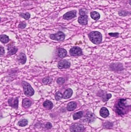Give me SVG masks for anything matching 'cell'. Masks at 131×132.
<instances>
[{
  "label": "cell",
  "instance_id": "cb8c5ba5",
  "mask_svg": "<svg viewBox=\"0 0 131 132\" xmlns=\"http://www.w3.org/2000/svg\"><path fill=\"white\" fill-rule=\"evenodd\" d=\"M17 51V49L15 47H12L11 48L9 49L8 51V54L9 55H14Z\"/></svg>",
  "mask_w": 131,
  "mask_h": 132
},
{
  "label": "cell",
  "instance_id": "7a4b0ae2",
  "mask_svg": "<svg viewBox=\"0 0 131 132\" xmlns=\"http://www.w3.org/2000/svg\"><path fill=\"white\" fill-rule=\"evenodd\" d=\"M88 37L91 42L95 44H98L102 42V36L100 33L97 31H92L88 34Z\"/></svg>",
  "mask_w": 131,
  "mask_h": 132
},
{
  "label": "cell",
  "instance_id": "f1b7e54d",
  "mask_svg": "<svg viewBox=\"0 0 131 132\" xmlns=\"http://www.w3.org/2000/svg\"><path fill=\"white\" fill-rule=\"evenodd\" d=\"M129 14V12L125 11H120L118 12V14L121 16H126Z\"/></svg>",
  "mask_w": 131,
  "mask_h": 132
},
{
  "label": "cell",
  "instance_id": "d6986e66",
  "mask_svg": "<svg viewBox=\"0 0 131 132\" xmlns=\"http://www.w3.org/2000/svg\"><path fill=\"white\" fill-rule=\"evenodd\" d=\"M32 102L31 100L27 99H24L22 101V106L25 108H27L31 106Z\"/></svg>",
  "mask_w": 131,
  "mask_h": 132
},
{
  "label": "cell",
  "instance_id": "9c48e42d",
  "mask_svg": "<svg viewBox=\"0 0 131 132\" xmlns=\"http://www.w3.org/2000/svg\"><path fill=\"white\" fill-rule=\"evenodd\" d=\"M70 63L66 60L60 61L58 63V67L60 69H67L70 66Z\"/></svg>",
  "mask_w": 131,
  "mask_h": 132
},
{
  "label": "cell",
  "instance_id": "4316f807",
  "mask_svg": "<svg viewBox=\"0 0 131 132\" xmlns=\"http://www.w3.org/2000/svg\"><path fill=\"white\" fill-rule=\"evenodd\" d=\"M52 79L51 78L47 77L44 78L42 80V82L45 84H50L52 82Z\"/></svg>",
  "mask_w": 131,
  "mask_h": 132
},
{
  "label": "cell",
  "instance_id": "1f68e13d",
  "mask_svg": "<svg viewBox=\"0 0 131 132\" xmlns=\"http://www.w3.org/2000/svg\"><path fill=\"white\" fill-rule=\"evenodd\" d=\"M52 127V125L50 122H47V123L45 125V128L47 129H50Z\"/></svg>",
  "mask_w": 131,
  "mask_h": 132
},
{
  "label": "cell",
  "instance_id": "9a60e30c",
  "mask_svg": "<svg viewBox=\"0 0 131 132\" xmlns=\"http://www.w3.org/2000/svg\"><path fill=\"white\" fill-rule=\"evenodd\" d=\"M77 108V104L75 102H69L67 106V109L69 111H73Z\"/></svg>",
  "mask_w": 131,
  "mask_h": 132
},
{
  "label": "cell",
  "instance_id": "4dcf8cb0",
  "mask_svg": "<svg viewBox=\"0 0 131 132\" xmlns=\"http://www.w3.org/2000/svg\"><path fill=\"white\" fill-rule=\"evenodd\" d=\"M26 26V24L24 23V22L20 23L18 26V27L20 29H24Z\"/></svg>",
  "mask_w": 131,
  "mask_h": 132
},
{
  "label": "cell",
  "instance_id": "3957f363",
  "mask_svg": "<svg viewBox=\"0 0 131 132\" xmlns=\"http://www.w3.org/2000/svg\"><path fill=\"white\" fill-rule=\"evenodd\" d=\"M22 86L24 88V93L25 95L29 97H31L34 94V90L31 85L27 82L23 81Z\"/></svg>",
  "mask_w": 131,
  "mask_h": 132
},
{
  "label": "cell",
  "instance_id": "30bf717a",
  "mask_svg": "<svg viewBox=\"0 0 131 132\" xmlns=\"http://www.w3.org/2000/svg\"><path fill=\"white\" fill-rule=\"evenodd\" d=\"M96 119V117L94 114L90 112H88L86 115L85 119L86 121L88 122H93Z\"/></svg>",
  "mask_w": 131,
  "mask_h": 132
},
{
  "label": "cell",
  "instance_id": "e0dca14e",
  "mask_svg": "<svg viewBox=\"0 0 131 132\" xmlns=\"http://www.w3.org/2000/svg\"><path fill=\"white\" fill-rule=\"evenodd\" d=\"M90 16L92 19L97 21L100 19V15L98 12L97 11H93L90 13Z\"/></svg>",
  "mask_w": 131,
  "mask_h": 132
},
{
  "label": "cell",
  "instance_id": "83f0119b",
  "mask_svg": "<svg viewBox=\"0 0 131 132\" xmlns=\"http://www.w3.org/2000/svg\"><path fill=\"white\" fill-rule=\"evenodd\" d=\"M88 13V10L86 9H81L79 10V14L81 16H84L87 15Z\"/></svg>",
  "mask_w": 131,
  "mask_h": 132
},
{
  "label": "cell",
  "instance_id": "277c9868",
  "mask_svg": "<svg viewBox=\"0 0 131 132\" xmlns=\"http://www.w3.org/2000/svg\"><path fill=\"white\" fill-rule=\"evenodd\" d=\"M65 34L64 33L61 31H59L54 34H51L50 38L53 40L62 42L65 40Z\"/></svg>",
  "mask_w": 131,
  "mask_h": 132
},
{
  "label": "cell",
  "instance_id": "6da1fadb",
  "mask_svg": "<svg viewBox=\"0 0 131 132\" xmlns=\"http://www.w3.org/2000/svg\"><path fill=\"white\" fill-rule=\"evenodd\" d=\"M126 99H120L118 101L115 107V112L119 115L122 116L125 114L129 106L127 104Z\"/></svg>",
  "mask_w": 131,
  "mask_h": 132
},
{
  "label": "cell",
  "instance_id": "603a6c76",
  "mask_svg": "<svg viewBox=\"0 0 131 132\" xmlns=\"http://www.w3.org/2000/svg\"><path fill=\"white\" fill-rule=\"evenodd\" d=\"M28 124V121L25 119H23L18 122V125L21 127H24Z\"/></svg>",
  "mask_w": 131,
  "mask_h": 132
},
{
  "label": "cell",
  "instance_id": "f546056e",
  "mask_svg": "<svg viewBox=\"0 0 131 132\" xmlns=\"http://www.w3.org/2000/svg\"><path fill=\"white\" fill-rule=\"evenodd\" d=\"M65 80L63 78H59L57 80V83L59 85H62L65 83Z\"/></svg>",
  "mask_w": 131,
  "mask_h": 132
},
{
  "label": "cell",
  "instance_id": "5bb4252c",
  "mask_svg": "<svg viewBox=\"0 0 131 132\" xmlns=\"http://www.w3.org/2000/svg\"><path fill=\"white\" fill-rule=\"evenodd\" d=\"M67 51L66 49L62 48H60L57 51V55L59 57L63 58L66 57L67 55Z\"/></svg>",
  "mask_w": 131,
  "mask_h": 132
},
{
  "label": "cell",
  "instance_id": "7c38bea8",
  "mask_svg": "<svg viewBox=\"0 0 131 132\" xmlns=\"http://www.w3.org/2000/svg\"><path fill=\"white\" fill-rule=\"evenodd\" d=\"M109 112L108 111V109L105 107H103L100 110V115L103 118L107 117L109 115Z\"/></svg>",
  "mask_w": 131,
  "mask_h": 132
},
{
  "label": "cell",
  "instance_id": "52a82bcc",
  "mask_svg": "<svg viewBox=\"0 0 131 132\" xmlns=\"http://www.w3.org/2000/svg\"><path fill=\"white\" fill-rule=\"evenodd\" d=\"M76 14H77V11L75 10L70 11L64 14L63 18L64 20H70L77 17Z\"/></svg>",
  "mask_w": 131,
  "mask_h": 132
},
{
  "label": "cell",
  "instance_id": "44dd1931",
  "mask_svg": "<svg viewBox=\"0 0 131 132\" xmlns=\"http://www.w3.org/2000/svg\"><path fill=\"white\" fill-rule=\"evenodd\" d=\"M83 115V112L82 111H80L75 113L73 115V119L74 120H77L78 119H80L82 117Z\"/></svg>",
  "mask_w": 131,
  "mask_h": 132
},
{
  "label": "cell",
  "instance_id": "836d02e7",
  "mask_svg": "<svg viewBox=\"0 0 131 132\" xmlns=\"http://www.w3.org/2000/svg\"><path fill=\"white\" fill-rule=\"evenodd\" d=\"M5 53V51L4 48L2 47H0V55H2Z\"/></svg>",
  "mask_w": 131,
  "mask_h": 132
},
{
  "label": "cell",
  "instance_id": "4fadbf2b",
  "mask_svg": "<svg viewBox=\"0 0 131 132\" xmlns=\"http://www.w3.org/2000/svg\"><path fill=\"white\" fill-rule=\"evenodd\" d=\"M73 91L71 88H68L65 91V92L64 93L63 95V98L66 99H69L72 97V95Z\"/></svg>",
  "mask_w": 131,
  "mask_h": 132
},
{
  "label": "cell",
  "instance_id": "d4e9b609",
  "mask_svg": "<svg viewBox=\"0 0 131 132\" xmlns=\"http://www.w3.org/2000/svg\"><path fill=\"white\" fill-rule=\"evenodd\" d=\"M55 99L56 100L59 101L63 98V95L60 92H57L55 94Z\"/></svg>",
  "mask_w": 131,
  "mask_h": 132
},
{
  "label": "cell",
  "instance_id": "ffe728a7",
  "mask_svg": "<svg viewBox=\"0 0 131 132\" xmlns=\"http://www.w3.org/2000/svg\"><path fill=\"white\" fill-rule=\"evenodd\" d=\"M9 37L6 35L2 34L0 36V41L2 43H7L9 42Z\"/></svg>",
  "mask_w": 131,
  "mask_h": 132
},
{
  "label": "cell",
  "instance_id": "d6a6232c",
  "mask_svg": "<svg viewBox=\"0 0 131 132\" xmlns=\"http://www.w3.org/2000/svg\"><path fill=\"white\" fill-rule=\"evenodd\" d=\"M109 35L112 37H116L118 36L119 35L118 33H109Z\"/></svg>",
  "mask_w": 131,
  "mask_h": 132
},
{
  "label": "cell",
  "instance_id": "e575fe53",
  "mask_svg": "<svg viewBox=\"0 0 131 132\" xmlns=\"http://www.w3.org/2000/svg\"><path fill=\"white\" fill-rule=\"evenodd\" d=\"M0 21H1V19H0Z\"/></svg>",
  "mask_w": 131,
  "mask_h": 132
},
{
  "label": "cell",
  "instance_id": "7402d4cb",
  "mask_svg": "<svg viewBox=\"0 0 131 132\" xmlns=\"http://www.w3.org/2000/svg\"><path fill=\"white\" fill-rule=\"evenodd\" d=\"M20 17L24 19L25 20H28L31 18V14L29 12H26L25 13H21L19 14Z\"/></svg>",
  "mask_w": 131,
  "mask_h": 132
},
{
  "label": "cell",
  "instance_id": "ac0fdd59",
  "mask_svg": "<svg viewBox=\"0 0 131 132\" xmlns=\"http://www.w3.org/2000/svg\"><path fill=\"white\" fill-rule=\"evenodd\" d=\"M27 58L26 56L23 53H20L18 58V61L22 64H24L26 62Z\"/></svg>",
  "mask_w": 131,
  "mask_h": 132
},
{
  "label": "cell",
  "instance_id": "ba28073f",
  "mask_svg": "<svg viewBox=\"0 0 131 132\" xmlns=\"http://www.w3.org/2000/svg\"><path fill=\"white\" fill-rule=\"evenodd\" d=\"M8 102L9 105L12 108L16 109H17L18 108V97H16L15 98H11L9 99Z\"/></svg>",
  "mask_w": 131,
  "mask_h": 132
},
{
  "label": "cell",
  "instance_id": "8fae6325",
  "mask_svg": "<svg viewBox=\"0 0 131 132\" xmlns=\"http://www.w3.org/2000/svg\"><path fill=\"white\" fill-rule=\"evenodd\" d=\"M88 16L85 15L84 16H81L78 18V21L80 24L86 25L88 24Z\"/></svg>",
  "mask_w": 131,
  "mask_h": 132
},
{
  "label": "cell",
  "instance_id": "5b68a950",
  "mask_svg": "<svg viewBox=\"0 0 131 132\" xmlns=\"http://www.w3.org/2000/svg\"><path fill=\"white\" fill-rule=\"evenodd\" d=\"M70 130L71 132H83L84 128L81 124L75 123L70 127Z\"/></svg>",
  "mask_w": 131,
  "mask_h": 132
},
{
  "label": "cell",
  "instance_id": "8992f818",
  "mask_svg": "<svg viewBox=\"0 0 131 132\" xmlns=\"http://www.w3.org/2000/svg\"><path fill=\"white\" fill-rule=\"evenodd\" d=\"M70 55L72 56H78L82 55L81 49L79 47L74 46L70 49L69 51Z\"/></svg>",
  "mask_w": 131,
  "mask_h": 132
},
{
  "label": "cell",
  "instance_id": "484cf974",
  "mask_svg": "<svg viewBox=\"0 0 131 132\" xmlns=\"http://www.w3.org/2000/svg\"><path fill=\"white\" fill-rule=\"evenodd\" d=\"M102 98L103 101L107 102L108 101V100L110 99L112 97V95L110 93H108L106 94V95H102Z\"/></svg>",
  "mask_w": 131,
  "mask_h": 132
},
{
  "label": "cell",
  "instance_id": "2e32d148",
  "mask_svg": "<svg viewBox=\"0 0 131 132\" xmlns=\"http://www.w3.org/2000/svg\"><path fill=\"white\" fill-rule=\"evenodd\" d=\"M43 106L45 108L48 110H51L53 107V104L50 100H47L43 103Z\"/></svg>",
  "mask_w": 131,
  "mask_h": 132
}]
</instances>
